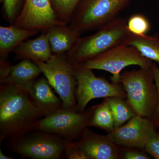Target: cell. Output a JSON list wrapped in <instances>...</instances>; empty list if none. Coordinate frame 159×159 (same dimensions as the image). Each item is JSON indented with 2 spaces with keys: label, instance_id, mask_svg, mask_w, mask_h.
<instances>
[{
  "label": "cell",
  "instance_id": "29",
  "mask_svg": "<svg viewBox=\"0 0 159 159\" xmlns=\"http://www.w3.org/2000/svg\"><path fill=\"white\" fill-rule=\"evenodd\" d=\"M0 159H13L14 158L12 157H8L3 153L1 148H0Z\"/></svg>",
  "mask_w": 159,
  "mask_h": 159
},
{
  "label": "cell",
  "instance_id": "19",
  "mask_svg": "<svg viewBox=\"0 0 159 159\" xmlns=\"http://www.w3.org/2000/svg\"><path fill=\"white\" fill-rule=\"evenodd\" d=\"M89 127L93 126L110 132L115 129V121L107 98L99 105L91 107L88 111Z\"/></svg>",
  "mask_w": 159,
  "mask_h": 159
},
{
  "label": "cell",
  "instance_id": "18",
  "mask_svg": "<svg viewBox=\"0 0 159 159\" xmlns=\"http://www.w3.org/2000/svg\"><path fill=\"white\" fill-rule=\"evenodd\" d=\"M124 44L133 46L143 56L159 63V34L152 35L131 34Z\"/></svg>",
  "mask_w": 159,
  "mask_h": 159
},
{
  "label": "cell",
  "instance_id": "11",
  "mask_svg": "<svg viewBox=\"0 0 159 159\" xmlns=\"http://www.w3.org/2000/svg\"><path fill=\"white\" fill-rule=\"evenodd\" d=\"M156 127L150 119L136 115L107 135L118 146L144 149L148 140L156 133Z\"/></svg>",
  "mask_w": 159,
  "mask_h": 159
},
{
  "label": "cell",
  "instance_id": "16",
  "mask_svg": "<svg viewBox=\"0 0 159 159\" xmlns=\"http://www.w3.org/2000/svg\"><path fill=\"white\" fill-rule=\"evenodd\" d=\"M41 73L39 67L34 61L29 59L21 60L12 66L9 76L2 84H11L29 91Z\"/></svg>",
  "mask_w": 159,
  "mask_h": 159
},
{
  "label": "cell",
  "instance_id": "20",
  "mask_svg": "<svg viewBox=\"0 0 159 159\" xmlns=\"http://www.w3.org/2000/svg\"><path fill=\"white\" fill-rule=\"evenodd\" d=\"M113 115L115 129L119 128L136 115L126 99L122 97H107Z\"/></svg>",
  "mask_w": 159,
  "mask_h": 159
},
{
  "label": "cell",
  "instance_id": "3",
  "mask_svg": "<svg viewBox=\"0 0 159 159\" xmlns=\"http://www.w3.org/2000/svg\"><path fill=\"white\" fill-rule=\"evenodd\" d=\"M120 82L126 92V100L137 115L151 119L157 104L158 94L150 67L125 71Z\"/></svg>",
  "mask_w": 159,
  "mask_h": 159
},
{
  "label": "cell",
  "instance_id": "15",
  "mask_svg": "<svg viewBox=\"0 0 159 159\" xmlns=\"http://www.w3.org/2000/svg\"><path fill=\"white\" fill-rule=\"evenodd\" d=\"M44 32L53 54L67 53L76 45L81 35L69 25L54 26Z\"/></svg>",
  "mask_w": 159,
  "mask_h": 159
},
{
  "label": "cell",
  "instance_id": "8",
  "mask_svg": "<svg viewBox=\"0 0 159 159\" xmlns=\"http://www.w3.org/2000/svg\"><path fill=\"white\" fill-rule=\"evenodd\" d=\"M152 61L143 56L135 48L121 44L82 64L90 70H102L112 74V82L119 83L121 71L128 66L150 67Z\"/></svg>",
  "mask_w": 159,
  "mask_h": 159
},
{
  "label": "cell",
  "instance_id": "13",
  "mask_svg": "<svg viewBox=\"0 0 159 159\" xmlns=\"http://www.w3.org/2000/svg\"><path fill=\"white\" fill-rule=\"evenodd\" d=\"M53 89L44 76L36 79L28 91L43 118L63 108L62 101Z\"/></svg>",
  "mask_w": 159,
  "mask_h": 159
},
{
  "label": "cell",
  "instance_id": "23",
  "mask_svg": "<svg viewBox=\"0 0 159 159\" xmlns=\"http://www.w3.org/2000/svg\"><path fill=\"white\" fill-rule=\"evenodd\" d=\"M25 0H4L2 13L4 19L13 25L23 9Z\"/></svg>",
  "mask_w": 159,
  "mask_h": 159
},
{
  "label": "cell",
  "instance_id": "26",
  "mask_svg": "<svg viewBox=\"0 0 159 159\" xmlns=\"http://www.w3.org/2000/svg\"><path fill=\"white\" fill-rule=\"evenodd\" d=\"M66 158L88 159L87 157L76 145L74 141L68 142L66 148Z\"/></svg>",
  "mask_w": 159,
  "mask_h": 159
},
{
  "label": "cell",
  "instance_id": "5",
  "mask_svg": "<svg viewBox=\"0 0 159 159\" xmlns=\"http://www.w3.org/2000/svg\"><path fill=\"white\" fill-rule=\"evenodd\" d=\"M129 0H81L69 25L81 34L98 29L118 17Z\"/></svg>",
  "mask_w": 159,
  "mask_h": 159
},
{
  "label": "cell",
  "instance_id": "22",
  "mask_svg": "<svg viewBox=\"0 0 159 159\" xmlns=\"http://www.w3.org/2000/svg\"><path fill=\"white\" fill-rule=\"evenodd\" d=\"M127 26L131 34L136 35H146L151 28L150 22L142 14L132 15L127 21Z\"/></svg>",
  "mask_w": 159,
  "mask_h": 159
},
{
  "label": "cell",
  "instance_id": "14",
  "mask_svg": "<svg viewBox=\"0 0 159 159\" xmlns=\"http://www.w3.org/2000/svg\"><path fill=\"white\" fill-rule=\"evenodd\" d=\"M16 60L29 59L33 61L45 62L53 55L45 32L39 37L25 41L13 50Z\"/></svg>",
  "mask_w": 159,
  "mask_h": 159
},
{
  "label": "cell",
  "instance_id": "2",
  "mask_svg": "<svg viewBox=\"0 0 159 159\" xmlns=\"http://www.w3.org/2000/svg\"><path fill=\"white\" fill-rule=\"evenodd\" d=\"M131 34L126 19L117 17L94 34L80 38L74 48L64 54L72 64H82L112 48L125 43Z\"/></svg>",
  "mask_w": 159,
  "mask_h": 159
},
{
  "label": "cell",
  "instance_id": "21",
  "mask_svg": "<svg viewBox=\"0 0 159 159\" xmlns=\"http://www.w3.org/2000/svg\"><path fill=\"white\" fill-rule=\"evenodd\" d=\"M57 18L69 25L81 0H50Z\"/></svg>",
  "mask_w": 159,
  "mask_h": 159
},
{
  "label": "cell",
  "instance_id": "7",
  "mask_svg": "<svg viewBox=\"0 0 159 159\" xmlns=\"http://www.w3.org/2000/svg\"><path fill=\"white\" fill-rule=\"evenodd\" d=\"M72 65L77 82L75 97L77 112H84L93 99L112 97L126 99V92L121 83L108 82L104 78L97 77L92 70L82 65Z\"/></svg>",
  "mask_w": 159,
  "mask_h": 159
},
{
  "label": "cell",
  "instance_id": "28",
  "mask_svg": "<svg viewBox=\"0 0 159 159\" xmlns=\"http://www.w3.org/2000/svg\"><path fill=\"white\" fill-rule=\"evenodd\" d=\"M122 158L125 159H150L147 155L133 149H125L123 152Z\"/></svg>",
  "mask_w": 159,
  "mask_h": 159
},
{
  "label": "cell",
  "instance_id": "17",
  "mask_svg": "<svg viewBox=\"0 0 159 159\" xmlns=\"http://www.w3.org/2000/svg\"><path fill=\"white\" fill-rule=\"evenodd\" d=\"M39 31L18 28L13 25L0 27V58L7 59L9 53Z\"/></svg>",
  "mask_w": 159,
  "mask_h": 159
},
{
  "label": "cell",
  "instance_id": "9",
  "mask_svg": "<svg viewBox=\"0 0 159 159\" xmlns=\"http://www.w3.org/2000/svg\"><path fill=\"white\" fill-rule=\"evenodd\" d=\"M89 127L88 112L62 108L38 122L35 129L60 137L67 142L76 141Z\"/></svg>",
  "mask_w": 159,
  "mask_h": 159
},
{
  "label": "cell",
  "instance_id": "1",
  "mask_svg": "<svg viewBox=\"0 0 159 159\" xmlns=\"http://www.w3.org/2000/svg\"><path fill=\"white\" fill-rule=\"evenodd\" d=\"M29 92L11 84L0 86V145L35 129L42 118Z\"/></svg>",
  "mask_w": 159,
  "mask_h": 159
},
{
  "label": "cell",
  "instance_id": "25",
  "mask_svg": "<svg viewBox=\"0 0 159 159\" xmlns=\"http://www.w3.org/2000/svg\"><path fill=\"white\" fill-rule=\"evenodd\" d=\"M150 68L153 73L158 94L157 104L151 120L153 122L155 126L157 127L159 126V69L157 66L153 62L152 63Z\"/></svg>",
  "mask_w": 159,
  "mask_h": 159
},
{
  "label": "cell",
  "instance_id": "12",
  "mask_svg": "<svg viewBox=\"0 0 159 159\" xmlns=\"http://www.w3.org/2000/svg\"><path fill=\"white\" fill-rule=\"evenodd\" d=\"M88 159L120 158L118 145L106 135L99 134L86 128L74 141Z\"/></svg>",
  "mask_w": 159,
  "mask_h": 159
},
{
  "label": "cell",
  "instance_id": "6",
  "mask_svg": "<svg viewBox=\"0 0 159 159\" xmlns=\"http://www.w3.org/2000/svg\"><path fill=\"white\" fill-rule=\"evenodd\" d=\"M61 99L63 108L77 111V82L73 65L65 54H53L48 61H34Z\"/></svg>",
  "mask_w": 159,
  "mask_h": 159
},
{
  "label": "cell",
  "instance_id": "27",
  "mask_svg": "<svg viewBox=\"0 0 159 159\" xmlns=\"http://www.w3.org/2000/svg\"><path fill=\"white\" fill-rule=\"evenodd\" d=\"M12 66L7 59L0 58V83H2L9 76Z\"/></svg>",
  "mask_w": 159,
  "mask_h": 159
},
{
  "label": "cell",
  "instance_id": "24",
  "mask_svg": "<svg viewBox=\"0 0 159 159\" xmlns=\"http://www.w3.org/2000/svg\"><path fill=\"white\" fill-rule=\"evenodd\" d=\"M144 150L155 159H159V133L157 132L145 145Z\"/></svg>",
  "mask_w": 159,
  "mask_h": 159
},
{
  "label": "cell",
  "instance_id": "10",
  "mask_svg": "<svg viewBox=\"0 0 159 159\" xmlns=\"http://www.w3.org/2000/svg\"><path fill=\"white\" fill-rule=\"evenodd\" d=\"M13 25L21 29L45 32L54 26L68 25L58 20L50 0H25Z\"/></svg>",
  "mask_w": 159,
  "mask_h": 159
},
{
  "label": "cell",
  "instance_id": "4",
  "mask_svg": "<svg viewBox=\"0 0 159 159\" xmlns=\"http://www.w3.org/2000/svg\"><path fill=\"white\" fill-rule=\"evenodd\" d=\"M67 141L52 134L34 129L13 141H8V150L32 159L66 158Z\"/></svg>",
  "mask_w": 159,
  "mask_h": 159
}]
</instances>
